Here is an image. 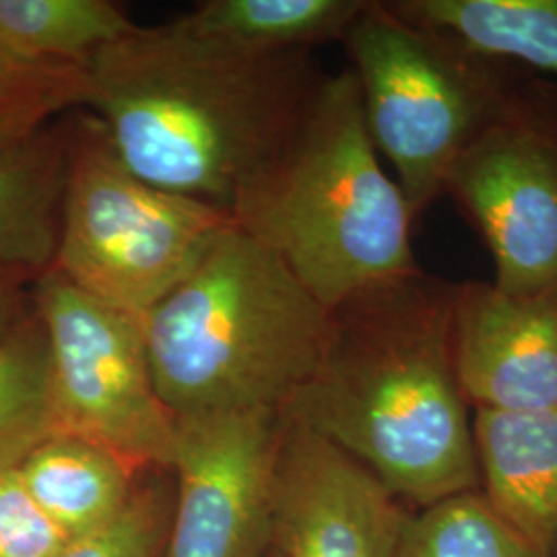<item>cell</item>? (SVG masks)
Masks as SVG:
<instances>
[{
    "label": "cell",
    "mask_w": 557,
    "mask_h": 557,
    "mask_svg": "<svg viewBox=\"0 0 557 557\" xmlns=\"http://www.w3.org/2000/svg\"><path fill=\"white\" fill-rule=\"evenodd\" d=\"M455 289L419 269L341 301L319 372L281 411L418 508L481 485L455 363Z\"/></svg>",
    "instance_id": "1"
},
{
    "label": "cell",
    "mask_w": 557,
    "mask_h": 557,
    "mask_svg": "<svg viewBox=\"0 0 557 557\" xmlns=\"http://www.w3.org/2000/svg\"><path fill=\"white\" fill-rule=\"evenodd\" d=\"M85 73L83 110L100 122L120 160L230 218L322 77L310 54L238 57L193 38L176 20L135 23Z\"/></svg>",
    "instance_id": "2"
},
{
    "label": "cell",
    "mask_w": 557,
    "mask_h": 557,
    "mask_svg": "<svg viewBox=\"0 0 557 557\" xmlns=\"http://www.w3.org/2000/svg\"><path fill=\"white\" fill-rule=\"evenodd\" d=\"M232 220L267 244L329 310L419 271L416 218L370 139L349 66L320 77Z\"/></svg>",
    "instance_id": "3"
},
{
    "label": "cell",
    "mask_w": 557,
    "mask_h": 557,
    "mask_svg": "<svg viewBox=\"0 0 557 557\" xmlns=\"http://www.w3.org/2000/svg\"><path fill=\"white\" fill-rule=\"evenodd\" d=\"M140 324L156 388L174 418L281 413L319 372L331 310L267 244L232 223Z\"/></svg>",
    "instance_id": "4"
},
{
    "label": "cell",
    "mask_w": 557,
    "mask_h": 557,
    "mask_svg": "<svg viewBox=\"0 0 557 557\" xmlns=\"http://www.w3.org/2000/svg\"><path fill=\"white\" fill-rule=\"evenodd\" d=\"M343 44L370 139L393 165L418 221L446 195L465 149L510 108L527 81L508 62L398 17L388 2H368Z\"/></svg>",
    "instance_id": "5"
},
{
    "label": "cell",
    "mask_w": 557,
    "mask_h": 557,
    "mask_svg": "<svg viewBox=\"0 0 557 557\" xmlns=\"http://www.w3.org/2000/svg\"><path fill=\"white\" fill-rule=\"evenodd\" d=\"M234 220L137 176L87 110L71 112V158L54 271L143 320Z\"/></svg>",
    "instance_id": "6"
},
{
    "label": "cell",
    "mask_w": 557,
    "mask_h": 557,
    "mask_svg": "<svg viewBox=\"0 0 557 557\" xmlns=\"http://www.w3.org/2000/svg\"><path fill=\"white\" fill-rule=\"evenodd\" d=\"M29 296L48 345L59 432L100 442L137 471L170 469L176 418L156 388L140 320L54 269Z\"/></svg>",
    "instance_id": "7"
},
{
    "label": "cell",
    "mask_w": 557,
    "mask_h": 557,
    "mask_svg": "<svg viewBox=\"0 0 557 557\" xmlns=\"http://www.w3.org/2000/svg\"><path fill=\"white\" fill-rule=\"evenodd\" d=\"M446 195L485 239L498 289L527 294L557 285L556 89L527 81L458 158Z\"/></svg>",
    "instance_id": "8"
},
{
    "label": "cell",
    "mask_w": 557,
    "mask_h": 557,
    "mask_svg": "<svg viewBox=\"0 0 557 557\" xmlns=\"http://www.w3.org/2000/svg\"><path fill=\"white\" fill-rule=\"evenodd\" d=\"M281 413L211 411L176 418L178 478L163 557H267Z\"/></svg>",
    "instance_id": "9"
},
{
    "label": "cell",
    "mask_w": 557,
    "mask_h": 557,
    "mask_svg": "<svg viewBox=\"0 0 557 557\" xmlns=\"http://www.w3.org/2000/svg\"><path fill=\"white\" fill-rule=\"evenodd\" d=\"M405 518L370 469L281 416L271 539L278 557H395Z\"/></svg>",
    "instance_id": "10"
},
{
    "label": "cell",
    "mask_w": 557,
    "mask_h": 557,
    "mask_svg": "<svg viewBox=\"0 0 557 557\" xmlns=\"http://www.w3.org/2000/svg\"><path fill=\"white\" fill-rule=\"evenodd\" d=\"M455 363L475 409H557V285L508 294L494 283L455 289Z\"/></svg>",
    "instance_id": "11"
},
{
    "label": "cell",
    "mask_w": 557,
    "mask_h": 557,
    "mask_svg": "<svg viewBox=\"0 0 557 557\" xmlns=\"http://www.w3.org/2000/svg\"><path fill=\"white\" fill-rule=\"evenodd\" d=\"M483 496L543 557L557 552V409H475Z\"/></svg>",
    "instance_id": "12"
},
{
    "label": "cell",
    "mask_w": 557,
    "mask_h": 557,
    "mask_svg": "<svg viewBox=\"0 0 557 557\" xmlns=\"http://www.w3.org/2000/svg\"><path fill=\"white\" fill-rule=\"evenodd\" d=\"M71 158V112L0 147V277L34 283L54 269Z\"/></svg>",
    "instance_id": "13"
},
{
    "label": "cell",
    "mask_w": 557,
    "mask_h": 557,
    "mask_svg": "<svg viewBox=\"0 0 557 557\" xmlns=\"http://www.w3.org/2000/svg\"><path fill=\"white\" fill-rule=\"evenodd\" d=\"M137 473L108 446L69 432L44 440L17 469L36 506L71 541L119 517L137 490Z\"/></svg>",
    "instance_id": "14"
},
{
    "label": "cell",
    "mask_w": 557,
    "mask_h": 557,
    "mask_svg": "<svg viewBox=\"0 0 557 557\" xmlns=\"http://www.w3.org/2000/svg\"><path fill=\"white\" fill-rule=\"evenodd\" d=\"M370 0H205L176 20L193 38L250 59L312 54L345 40Z\"/></svg>",
    "instance_id": "15"
},
{
    "label": "cell",
    "mask_w": 557,
    "mask_h": 557,
    "mask_svg": "<svg viewBox=\"0 0 557 557\" xmlns=\"http://www.w3.org/2000/svg\"><path fill=\"white\" fill-rule=\"evenodd\" d=\"M388 7L487 59L557 75V0H393Z\"/></svg>",
    "instance_id": "16"
},
{
    "label": "cell",
    "mask_w": 557,
    "mask_h": 557,
    "mask_svg": "<svg viewBox=\"0 0 557 557\" xmlns=\"http://www.w3.org/2000/svg\"><path fill=\"white\" fill-rule=\"evenodd\" d=\"M133 25L112 0H0V48L46 64L87 69Z\"/></svg>",
    "instance_id": "17"
},
{
    "label": "cell",
    "mask_w": 557,
    "mask_h": 557,
    "mask_svg": "<svg viewBox=\"0 0 557 557\" xmlns=\"http://www.w3.org/2000/svg\"><path fill=\"white\" fill-rule=\"evenodd\" d=\"M57 432L48 345L32 306V314L0 338V478Z\"/></svg>",
    "instance_id": "18"
},
{
    "label": "cell",
    "mask_w": 557,
    "mask_h": 557,
    "mask_svg": "<svg viewBox=\"0 0 557 557\" xmlns=\"http://www.w3.org/2000/svg\"><path fill=\"white\" fill-rule=\"evenodd\" d=\"M395 557L543 556L473 490L407 515Z\"/></svg>",
    "instance_id": "19"
},
{
    "label": "cell",
    "mask_w": 557,
    "mask_h": 557,
    "mask_svg": "<svg viewBox=\"0 0 557 557\" xmlns=\"http://www.w3.org/2000/svg\"><path fill=\"white\" fill-rule=\"evenodd\" d=\"M168 504L161 487H137L119 517L73 539L59 557H163L172 518Z\"/></svg>",
    "instance_id": "20"
},
{
    "label": "cell",
    "mask_w": 557,
    "mask_h": 557,
    "mask_svg": "<svg viewBox=\"0 0 557 557\" xmlns=\"http://www.w3.org/2000/svg\"><path fill=\"white\" fill-rule=\"evenodd\" d=\"M69 543L27 494L17 471L0 478V557H59Z\"/></svg>",
    "instance_id": "21"
},
{
    "label": "cell",
    "mask_w": 557,
    "mask_h": 557,
    "mask_svg": "<svg viewBox=\"0 0 557 557\" xmlns=\"http://www.w3.org/2000/svg\"><path fill=\"white\" fill-rule=\"evenodd\" d=\"M59 96L83 110L87 96L85 69L21 59L0 48V100Z\"/></svg>",
    "instance_id": "22"
},
{
    "label": "cell",
    "mask_w": 557,
    "mask_h": 557,
    "mask_svg": "<svg viewBox=\"0 0 557 557\" xmlns=\"http://www.w3.org/2000/svg\"><path fill=\"white\" fill-rule=\"evenodd\" d=\"M73 110L81 108L75 101L59 96L0 100V147L38 133L52 120Z\"/></svg>",
    "instance_id": "23"
},
{
    "label": "cell",
    "mask_w": 557,
    "mask_h": 557,
    "mask_svg": "<svg viewBox=\"0 0 557 557\" xmlns=\"http://www.w3.org/2000/svg\"><path fill=\"white\" fill-rule=\"evenodd\" d=\"M32 314V296L25 283L0 277V338L7 337Z\"/></svg>",
    "instance_id": "24"
},
{
    "label": "cell",
    "mask_w": 557,
    "mask_h": 557,
    "mask_svg": "<svg viewBox=\"0 0 557 557\" xmlns=\"http://www.w3.org/2000/svg\"><path fill=\"white\" fill-rule=\"evenodd\" d=\"M267 557H278L277 554H275V552H273V549H271V554H269V556Z\"/></svg>",
    "instance_id": "25"
}]
</instances>
